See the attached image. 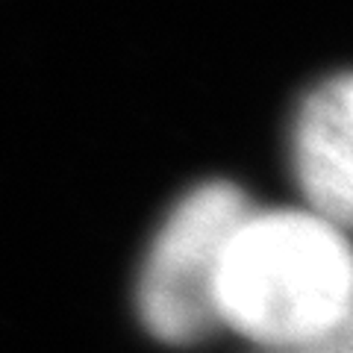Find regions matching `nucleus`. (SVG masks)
<instances>
[{
  "mask_svg": "<svg viewBox=\"0 0 353 353\" xmlns=\"http://www.w3.org/2000/svg\"><path fill=\"white\" fill-rule=\"evenodd\" d=\"M218 321L259 350L283 347L353 312V241L309 209H250L224 253Z\"/></svg>",
  "mask_w": 353,
  "mask_h": 353,
  "instance_id": "1",
  "label": "nucleus"
},
{
  "mask_svg": "<svg viewBox=\"0 0 353 353\" xmlns=\"http://www.w3.org/2000/svg\"><path fill=\"white\" fill-rule=\"evenodd\" d=\"M250 203L233 183H203L171 209L139 277V312L157 339L194 345L221 330L215 285Z\"/></svg>",
  "mask_w": 353,
  "mask_h": 353,
  "instance_id": "2",
  "label": "nucleus"
},
{
  "mask_svg": "<svg viewBox=\"0 0 353 353\" xmlns=\"http://www.w3.org/2000/svg\"><path fill=\"white\" fill-rule=\"evenodd\" d=\"M292 162L306 209L353 233V74L312 88L294 115Z\"/></svg>",
  "mask_w": 353,
  "mask_h": 353,
  "instance_id": "3",
  "label": "nucleus"
},
{
  "mask_svg": "<svg viewBox=\"0 0 353 353\" xmlns=\"http://www.w3.org/2000/svg\"><path fill=\"white\" fill-rule=\"evenodd\" d=\"M259 353H353V312L333 327L312 333L301 341L283 347H271V350H259Z\"/></svg>",
  "mask_w": 353,
  "mask_h": 353,
  "instance_id": "4",
  "label": "nucleus"
}]
</instances>
